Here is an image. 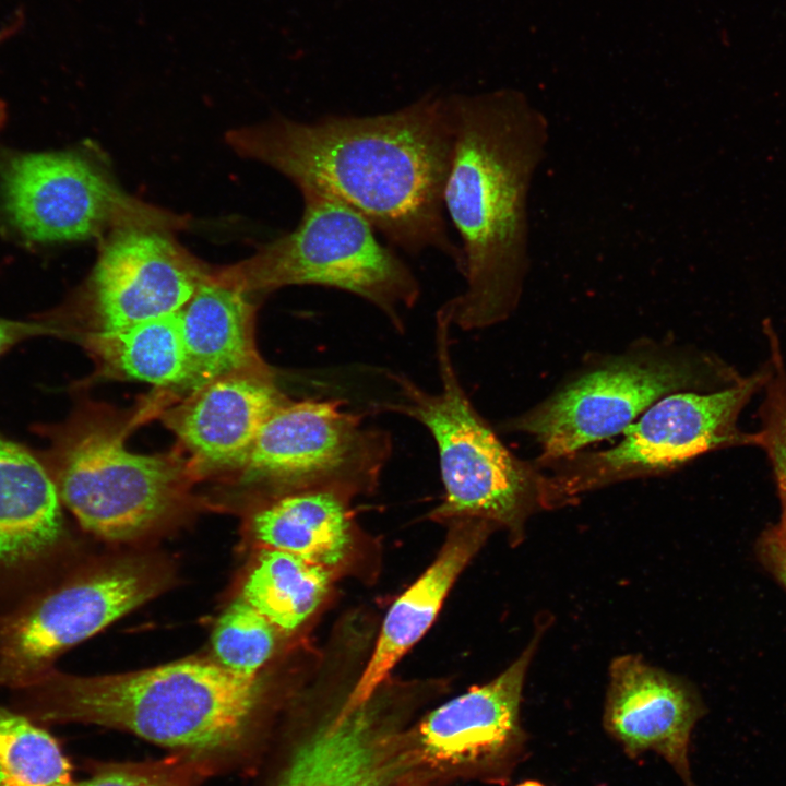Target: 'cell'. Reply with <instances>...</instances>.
I'll use <instances>...</instances> for the list:
<instances>
[{
    "label": "cell",
    "mask_w": 786,
    "mask_h": 786,
    "mask_svg": "<svg viewBox=\"0 0 786 786\" xmlns=\"http://www.w3.org/2000/svg\"><path fill=\"white\" fill-rule=\"evenodd\" d=\"M241 156L264 163L300 190L315 189L364 216L391 247L436 250L460 271L462 251L443 207L453 143L448 98L424 97L370 116L313 121L275 117L227 133Z\"/></svg>",
    "instance_id": "cell-1"
},
{
    "label": "cell",
    "mask_w": 786,
    "mask_h": 786,
    "mask_svg": "<svg viewBox=\"0 0 786 786\" xmlns=\"http://www.w3.org/2000/svg\"><path fill=\"white\" fill-rule=\"evenodd\" d=\"M453 143L443 207L461 240L462 293L439 309L479 330L517 306L529 266L528 195L549 123L520 91L448 97Z\"/></svg>",
    "instance_id": "cell-2"
},
{
    "label": "cell",
    "mask_w": 786,
    "mask_h": 786,
    "mask_svg": "<svg viewBox=\"0 0 786 786\" xmlns=\"http://www.w3.org/2000/svg\"><path fill=\"white\" fill-rule=\"evenodd\" d=\"M33 682L43 719L118 728L193 754L240 743L264 694L259 675L203 659L88 677L43 672Z\"/></svg>",
    "instance_id": "cell-3"
},
{
    "label": "cell",
    "mask_w": 786,
    "mask_h": 786,
    "mask_svg": "<svg viewBox=\"0 0 786 786\" xmlns=\"http://www.w3.org/2000/svg\"><path fill=\"white\" fill-rule=\"evenodd\" d=\"M449 318L436 313V360L440 390L429 392L402 372L388 371L396 400L376 412L406 416L432 437L444 495L428 519L449 525L483 521L507 532L512 546L524 541L529 517L547 510L545 476L501 442L465 391L451 353Z\"/></svg>",
    "instance_id": "cell-4"
},
{
    "label": "cell",
    "mask_w": 786,
    "mask_h": 786,
    "mask_svg": "<svg viewBox=\"0 0 786 786\" xmlns=\"http://www.w3.org/2000/svg\"><path fill=\"white\" fill-rule=\"evenodd\" d=\"M303 212L297 227L236 264L212 269L215 278L248 294L291 285L350 293L378 308L396 332L420 297V284L371 224L338 199L300 190Z\"/></svg>",
    "instance_id": "cell-5"
},
{
    "label": "cell",
    "mask_w": 786,
    "mask_h": 786,
    "mask_svg": "<svg viewBox=\"0 0 786 786\" xmlns=\"http://www.w3.org/2000/svg\"><path fill=\"white\" fill-rule=\"evenodd\" d=\"M127 427L84 412L52 446L53 480L81 526L111 541L135 539L175 513L194 478L175 454H141L124 441Z\"/></svg>",
    "instance_id": "cell-6"
},
{
    "label": "cell",
    "mask_w": 786,
    "mask_h": 786,
    "mask_svg": "<svg viewBox=\"0 0 786 786\" xmlns=\"http://www.w3.org/2000/svg\"><path fill=\"white\" fill-rule=\"evenodd\" d=\"M740 378L707 356L663 345L636 347L586 368L502 428L533 437L541 449L538 465L545 466L623 432L669 394Z\"/></svg>",
    "instance_id": "cell-7"
},
{
    "label": "cell",
    "mask_w": 786,
    "mask_h": 786,
    "mask_svg": "<svg viewBox=\"0 0 786 786\" xmlns=\"http://www.w3.org/2000/svg\"><path fill=\"white\" fill-rule=\"evenodd\" d=\"M769 366L711 393L681 391L646 409L623 430L620 442L598 452L573 454L545 466L547 509L560 508L616 483L663 475L693 458L736 445H758V432L738 426L739 416L763 389Z\"/></svg>",
    "instance_id": "cell-8"
},
{
    "label": "cell",
    "mask_w": 786,
    "mask_h": 786,
    "mask_svg": "<svg viewBox=\"0 0 786 786\" xmlns=\"http://www.w3.org/2000/svg\"><path fill=\"white\" fill-rule=\"evenodd\" d=\"M0 213L20 238L36 245L126 227L168 230L186 221L128 195L78 151L1 154Z\"/></svg>",
    "instance_id": "cell-9"
},
{
    "label": "cell",
    "mask_w": 786,
    "mask_h": 786,
    "mask_svg": "<svg viewBox=\"0 0 786 786\" xmlns=\"http://www.w3.org/2000/svg\"><path fill=\"white\" fill-rule=\"evenodd\" d=\"M366 415L342 400L288 398L262 427L239 479L276 496L313 488L373 491L393 441L389 431L367 425Z\"/></svg>",
    "instance_id": "cell-10"
},
{
    "label": "cell",
    "mask_w": 786,
    "mask_h": 786,
    "mask_svg": "<svg viewBox=\"0 0 786 786\" xmlns=\"http://www.w3.org/2000/svg\"><path fill=\"white\" fill-rule=\"evenodd\" d=\"M541 615L525 648L498 676L430 711L401 733L402 781L407 776L471 775L504 784L526 750L521 703L527 671L548 629Z\"/></svg>",
    "instance_id": "cell-11"
},
{
    "label": "cell",
    "mask_w": 786,
    "mask_h": 786,
    "mask_svg": "<svg viewBox=\"0 0 786 786\" xmlns=\"http://www.w3.org/2000/svg\"><path fill=\"white\" fill-rule=\"evenodd\" d=\"M168 230L126 227L105 239L82 299L80 332L112 331L178 313L211 266Z\"/></svg>",
    "instance_id": "cell-12"
},
{
    "label": "cell",
    "mask_w": 786,
    "mask_h": 786,
    "mask_svg": "<svg viewBox=\"0 0 786 786\" xmlns=\"http://www.w3.org/2000/svg\"><path fill=\"white\" fill-rule=\"evenodd\" d=\"M167 579L147 560L121 561L47 596L12 629L2 675L27 683L59 653L152 599Z\"/></svg>",
    "instance_id": "cell-13"
},
{
    "label": "cell",
    "mask_w": 786,
    "mask_h": 786,
    "mask_svg": "<svg viewBox=\"0 0 786 786\" xmlns=\"http://www.w3.org/2000/svg\"><path fill=\"white\" fill-rule=\"evenodd\" d=\"M701 715L696 692L681 677L638 654L611 660L603 726L628 757L654 752L674 769L684 786H694L689 747Z\"/></svg>",
    "instance_id": "cell-14"
},
{
    "label": "cell",
    "mask_w": 786,
    "mask_h": 786,
    "mask_svg": "<svg viewBox=\"0 0 786 786\" xmlns=\"http://www.w3.org/2000/svg\"><path fill=\"white\" fill-rule=\"evenodd\" d=\"M287 397L272 369L218 378L165 410L162 420L190 454L195 477L238 472Z\"/></svg>",
    "instance_id": "cell-15"
},
{
    "label": "cell",
    "mask_w": 786,
    "mask_h": 786,
    "mask_svg": "<svg viewBox=\"0 0 786 786\" xmlns=\"http://www.w3.org/2000/svg\"><path fill=\"white\" fill-rule=\"evenodd\" d=\"M445 539L428 568L393 602L356 683L344 700H368L389 679L398 662L426 634L451 588L497 528L483 521L448 525Z\"/></svg>",
    "instance_id": "cell-16"
},
{
    "label": "cell",
    "mask_w": 786,
    "mask_h": 786,
    "mask_svg": "<svg viewBox=\"0 0 786 786\" xmlns=\"http://www.w3.org/2000/svg\"><path fill=\"white\" fill-rule=\"evenodd\" d=\"M251 295L215 278L212 267L178 312L188 365L182 392L234 373L271 369L258 353Z\"/></svg>",
    "instance_id": "cell-17"
},
{
    "label": "cell",
    "mask_w": 786,
    "mask_h": 786,
    "mask_svg": "<svg viewBox=\"0 0 786 786\" xmlns=\"http://www.w3.org/2000/svg\"><path fill=\"white\" fill-rule=\"evenodd\" d=\"M338 488H313L276 496L252 519L254 538L331 571L349 570L359 551V531L350 502Z\"/></svg>",
    "instance_id": "cell-18"
},
{
    "label": "cell",
    "mask_w": 786,
    "mask_h": 786,
    "mask_svg": "<svg viewBox=\"0 0 786 786\" xmlns=\"http://www.w3.org/2000/svg\"><path fill=\"white\" fill-rule=\"evenodd\" d=\"M62 532L51 473L21 445L0 437V563L41 555Z\"/></svg>",
    "instance_id": "cell-19"
},
{
    "label": "cell",
    "mask_w": 786,
    "mask_h": 786,
    "mask_svg": "<svg viewBox=\"0 0 786 786\" xmlns=\"http://www.w3.org/2000/svg\"><path fill=\"white\" fill-rule=\"evenodd\" d=\"M78 341L103 378L182 391L187 357L178 313L112 331L79 332Z\"/></svg>",
    "instance_id": "cell-20"
},
{
    "label": "cell",
    "mask_w": 786,
    "mask_h": 786,
    "mask_svg": "<svg viewBox=\"0 0 786 786\" xmlns=\"http://www.w3.org/2000/svg\"><path fill=\"white\" fill-rule=\"evenodd\" d=\"M335 575L290 552L264 548L248 574L241 598L284 634L298 630L321 607Z\"/></svg>",
    "instance_id": "cell-21"
},
{
    "label": "cell",
    "mask_w": 786,
    "mask_h": 786,
    "mask_svg": "<svg viewBox=\"0 0 786 786\" xmlns=\"http://www.w3.org/2000/svg\"><path fill=\"white\" fill-rule=\"evenodd\" d=\"M0 772L5 786H72L57 741L26 717L0 707Z\"/></svg>",
    "instance_id": "cell-22"
},
{
    "label": "cell",
    "mask_w": 786,
    "mask_h": 786,
    "mask_svg": "<svg viewBox=\"0 0 786 786\" xmlns=\"http://www.w3.org/2000/svg\"><path fill=\"white\" fill-rule=\"evenodd\" d=\"M274 626L243 598L233 602L219 617L212 647L224 668L241 675H259L274 653Z\"/></svg>",
    "instance_id": "cell-23"
},
{
    "label": "cell",
    "mask_w": 786,
    "mask_h": 786,
    "mask_svg": "<svg viewBox=\"0 0 786 786\" xmlns=\"http://www.w3.org/2000/svg\"><path fill=\"white\" fill-rule=\"evenodd\" d=\"M770 344L769 377L763 385L764 397L759 409L761 429L759 446L773 467L778 495L786 501V367L777 335L771 323H764Z\"/></svg>",
    "instance_id": "cell-24"
},
{
    "label": "cell",
    "mask_w": 786,
    "mask_h": 786,
    "mask_svg": "<svg viewBox=\"0 0 786 786\" xmlns=\"http://www.w3.org/2000/svg\"><path fill=\"white\" fill-rule=\"evenodd\" d=\"M204 766L195 754L152 763L110 764L72 786H195Z\"/></svg>",
    "instance_id": "cell-25"
},
{
    "label": "cell",
    "mask_w": 786,
    "mask_h": 786,
    "mask_svg": "<svg viewBox=\"0 0 786 786\" xmlns=\"http://www.w3.org/2000/svg\"><path fill=\"white\" fill-rule=\"evenodd\" d=\"M781 505L778 521L760 537L759 555L765 568L786 590V501L783 498Z\"/></svg>",
    "instance_id": "cell-26"
},
{
    "label": "cell",
    "mask_w": 786,
    "mask_h": 786,
    "mask_svg": "<svg viewBox=\"0 0 786 786\" xmlns=\"http://www.w3.org/2000/svg\"><path fill=\"white\" fill-rule=\"evenodd\" d=\"M50 332L56 330L43 323L0 318V356L21 341Z\"/></svg>",
    "instance_id": "cell-27"
},
{
    "label": "cell",
    "mask_w": 786,
    "mask_h": 786,
    "mask_svg": "<svg viewBox=\"0 0 786 786\" xmlns=\"http://www.w3.org/2000/svg\"><path fill=\"white\" fill-rule=\"evenodd\" d=\"M25 23V15L22 10H17L14 15L0 27V46L16 35Z\"/></svg>",
    "instance_id": "cell-28"
},
{
    "label": "cell",
    "mask_w": 786,
    "mask_h": 786,
    "mask_svg": "<svg viewBox=\"0 0 786 786\" xmlns=\"http://www.w3.org/2000/svg\"><path fill=\"white\" fill-rule=\"evenodd\" d=\"M7 114H8V112H7V106H5V104H4L2 100H0V130L2 129V127H3L4 123H5Z\"/></svg>",
    "instance_id": "cell-29"
},
{
    "label": "cell",
    "mask_w": 786,
    "mask_h": 786,
    "mask_svg": "<svg viewBox=\"0 0 786 786\" xmlns=\"http://www.w3.org/2000/svg\"><path fill=\"white\" fill-rule=\"evenodd\" d=\"M516 786H545V785L537 781H525L523 783H520Z\"/></svg>",
    "instance_id": "cell-30"
},
{
    "label": "cell",
    "mask_w": 786,
    "mask_h": 786,
    "mask_svg": "<svg viewBox=\"0 0 786 786\" xmlns=\"http://www.w3.org/2000/svg\"><path fill=\"white\" fill-rule=\"evenodd\" d=\"M0 786H5V782H4V778H3V775L1 772H0Z\"/></svg>",
    "instance_id": "cell-31"
}]
</instances>
